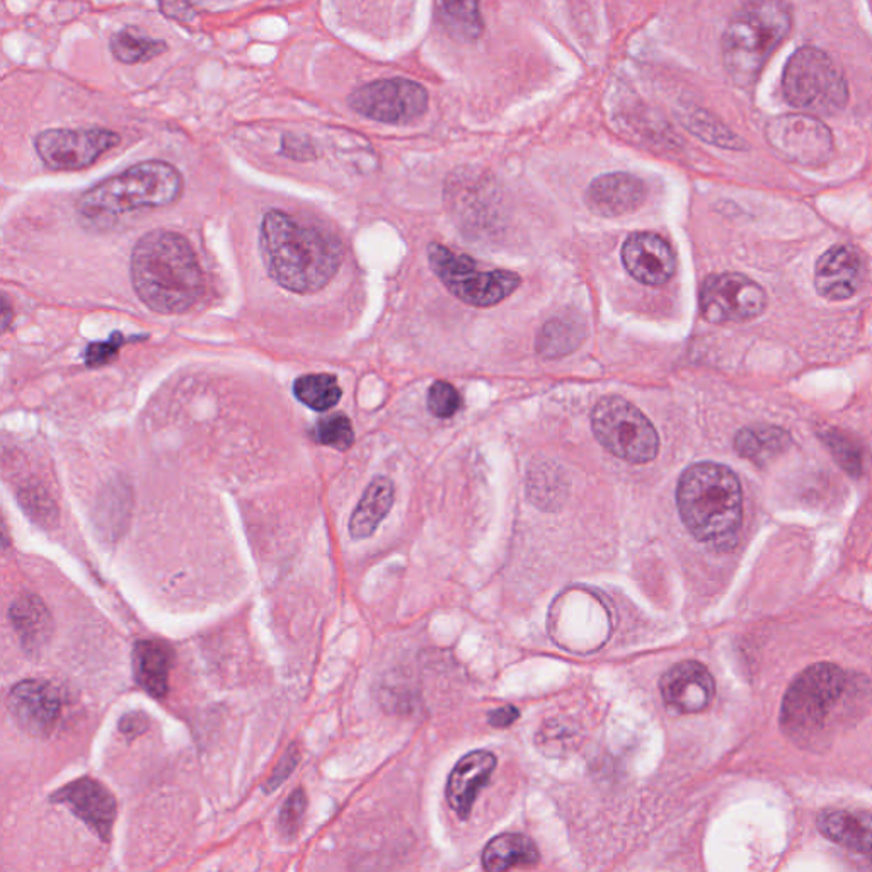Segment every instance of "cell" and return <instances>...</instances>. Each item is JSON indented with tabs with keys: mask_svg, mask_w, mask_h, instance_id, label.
<instances>
[{
	"mask_svg": "<svg viewBox=\"0 0 872 872\" xmlns=\"http://www.w3.org/2000/svg\"><path fill=\"white\" fill-rule=\"evenodd\" d=\"M460 405H462V399L452 383L439 380L428 391V409L433 417L443 418V420L455 417Z\"/></svg>",
	"mask_w": 872,
	"mask_h": 872,
	"instance_id": "d6a6232c",
	"label": "cell"
},
{
	"mask_svg": "<svg viewBox=\"0 0 872 872\" xmlns=\"http://www.w3.org/2000/svg\"><path fill=\"white\" fill-rule=\"evenodd\" d=\"M437 14L447 33L457 40L474 41L484 31L479 0H437Z\"/></svg>",
	"mask_w": 872,
	"mask_h": 872,
	"instance_id": "484cf974",
	"label": "cell"
},
{
	"mask_svg": "<svg viewBox=\"0 0 872 872\" xmlns=\"http://www.w3.org/2000/svg\"><path fill=\"white\" fill-rule=\"evenodd\" d=\"M494 769L497 756L485 750L469 753L453 766L447 784V800L462 820L471 814L479 791L488 784Z\"/></svg>",
	"mask_w": 872,
	"mask_h": 872,
	"instance_id": "ffe728a7",
	"label": "cell"
},
{
	"mask_svg": "<svg viewBox=\"0 0 872 872\" xmlns=\"http://www.w3.org/2000/svg\"><path fill=\"white\" fill-rule=\"evenodd\" d=\"M861 254L851 245H835L818 260L814 287L823 299L842 302L855 295L861 287Z\"/></svg>",
	"mask_w": 872,
	"mask_h": 872,
	"instance_id": "ac0fdd59",
	"label": "cell"
},
{
	"mask_svg": "<svg viewBox=\"0 0 872 872\" xmlns=\"http://www.w3.org/2000/svg\"><path fill=\"white\" fill-rule=\"evenodd\" d=\"M315 442L321 445L331 447V449L348 450L354 442V431L351 427V421L344 414H329V417L321 418L315 423L314 431Z\"/></svg>",
	"mask_w": 872,
	"mask_h": 872,
	"instance_id": "1f68e13d",
	"label": "cell"
},
{
	"mask_svg": "<svg viewBox=\"0 0 872 872\" xmlns=\"http://www.w3.org/2000/svg\"><path fill=\"white\" fill-rule=\"evenodd\" d=\"M660 690L670 708L694 714L709 708L715 695V683L704 664L682 661L661 676Z\"/></svg>",
	"mask_w": 872,
	"mask_h": 872,
	"instance_id": "e0dca14e",
	"label": "cell"
},
{
	"mask_svg": "<svg viewBox=\"0 0 872 872\" xmlns=\"http://www.w3.org/2000/svg\"><path fill=\"white\" fill-rule=\"evenodd\" d=\"M11 621L22 648L31 654L40 653L53 634L50 612L33 593H24L12 602Z\"/></svg>",
	"mask_w": 872,
	"mask_h": 872,
	"instance_id": "603a6c76",
	"label": "cell"
},
{
	"mask_svg": "<svg viewBox=\"0 0 872 872\" xmlns=\"http://www.w3.org/2000/svg\"><path fill=\"white\" fill-rule=\"evenodd\" d=\"M765 137L774 152L792 164L816 168L832 158V133L813 114L792 113L774 118L766 124Z\"/></svg>",
	"mask_w": 872,
	"mask_h": 872,
	"instance_id": "30bf717a",
	"label": "cell"
},
{
	"mask_svg": "<svg viewBox=\"0 0 872 872\" xmlns=\"http://www.w3.org/2000/svg\"><path fill=\"white\" fill-rule=\"evenodd\" d=\"M392 504H394V484L391 479H373L351 515V537L357 541L369 539L389 515Z\"/></svg>",
	"mask_w": 872,
	"mask_h": 872,
	"instance_id": "cb8c5ba5",
	"label": "cell"
},
{
	"mask_svg": "<svg viewBox=\"0 0 872 872\" xmlns=\"http://www.w3.org/2000/svg\"><path fill=\"white\" fill-rule=\"evenodd\" d=\"M788 447L789 434L774 427L745 428L734 440L736 452L755 464H765L766 460L774 459Z\"/></svg>",
	"mask_w": 872,
	"mask_h": 872,
	"instance_id": "83f0119b",
	"label": "cell"
},
{
	"mask_svg": "<svg viewBox=\"0 0 872 872\" xmlns=\"http://www.w3.org/2000/svg\"><path fill=\"white\" fill-rule=\"evenodd\" d=\"M676 504L682 522L699 542L726 548L736 541L743 520V493L726 465H690L680 478Z\"/></svg>",
	"mask_w": 872,
	"mask_h": 872,
	"instance_id": "3957f363",
	"label": "cell"
},
{
	"mask_svg": "<svg viewBox=\"0 0 872 872\" xmlns=\"http://www.w3.org/2000/svg\"><path fill=\"white\" fill-rule=\"evenodd\" d=\"M592 427L597 440L629 464H648L660 452L656 428L634 404L619 395H607L597 402Z\"/></svg>",
	"mask_w": 872,
	"mask_h": 872,
	"instance_id": "ba28073f",
	"label": "cell"
},
{
	"mask_svg": "<svg viewBox=\"0 0 872 872\" xmlns=\"http://www.w3.org/2000/svg\"><path fill=\"white\" fill-rule=\"evenodd\" d=\"M622 263L639 283L664 285L675 273L676 260L672 245L653 232H635L622 245Z\"/></svg>",
	"mask_w": 872,
	"mask_h": 872,
	"instance_id": "2e32d148",
	"label": "cell"
},
{
	"mask_svg": "<svg viewBox=\"0 0 872 872\" xmlns=\"http://www.w3.org/2000/svg\"><path fill=\"white\" fill-rule=\"evenodd\" d=\"M785 0H749L723 34V63L734 84L752 86L791 31Z\"/></svg>",
	"mask_w": 872,
	"mask_h": 872,
	"instance_id": "5b68a950",
	"label": "cell"
},
{
	"mask_svg": "<svg viewBox=\"0 0 872 872\" xmlns=\"http://www.w3.org/2000/svg\"><path fill=\"white\" fill-rule=\"evenodd\" d=\"M110 48L118 62L133 66V63H143L158 59L159 56H162L168 50V44L161 40L140 37V34L132 33V31H121L117 37H113Z\"/></svg>",
	"mask_w": 872,
	"mask_h": 872,
	"instance_id": "f546056e",
	"label": "cell"
},
{
	"mask_svg": "<svg viewBox=\"0 0 872 872\" xmlns=\"http://www.w3.org/2000/svg\"><path fill=\"white\" fill-rule=\"evenodd\" d=\"M587 337L583 321L570 315L551 319L537 338V351L545 358H559L570 354L583 343Z\"/></svg>",
	"mask_w": 872,
	"mask_h": 872,
	"instance_id": "4316f807",
	"label": "cell"
},
{
	"mask_svg": "<svg viewBox=\"0 0 872 872\" xmlns=\"http://www.w3.org/2000/svg\"><path fill=\"white\" fill-rule=\"evenodd\" d=\"M520 718L519 709L513 705H504V708L494 709L490 714V724L494 728H508L510 724L515 723Z\"/></svg>",
	"mask_w": 872,
	"mask_h": 872,
	"instance_id": "f35d334b",
	"label": "cell"
},
{
	"mask_svg": "<svg viewBox=\"0 0 872 872\" xmlns=\"http://www.w3.org/2000/svg\"><path fill=\"white\" fill-rule=\"evenodd\" d=\"M782 91L789 104L808 114H835L849 101L842 70L825 51L801 48L785 66Z\"/></svg>",
	"mask_w": 872,
	"mask_h": 872,
	"instance_id": "52a82bcc",
	"label": "cell"
},
{
	"mask_svg": "<svg viewBox=\"0 0 872 872\" xmlns=\"http://www.w3.org/2000/svg\"><path fill=\"white\" fill-rule=\"evenodd\" d=\"M183 176L164 161H146L86 191L79 210L88 217H114L169 207L183 194Z\"/></svg>",
	"mask_w": 872,
	"mask_h": 872,
	"instance_id": "8992f818",
	"label": "cell"
},
{
	"mask_svg": "<svg viewBox=\"0 0 872 872\" xmlns=\"http://www.w3.org/2000/svg\"><path fill=\"white\" fill-rule=\"evenodd\" d=\"M539 861H541V852L537 851L533 840L522 833L498 835L482 852V865L490 872L530 868Z\"/></svg>",
	"mask_w": 872,
	"mask_h": 872,
	"instance_id": "d4e9b609",
	"label": "cell"
},
{
	"mask_svg": "<svg viewBox=\"0 0 872 872\" xmlns=\"http://www.w3.org/2000/svg\"><path fill=\"white\" fill-rule=\"evenodd\" d=\"M118 143L120 136L107 128H53L37 137L34 149L44 166L53 171H81Z\"/></svg>",
	"mask_w": 872,
	"mask_h": 872,
	"instance_id": "8fae6325",
	"label": "cell"
},
{
	"mask_svg": "<svg viewBox=\"0 0 872 872\" xmlns=\"http://www.w3.org/2000/svg\"><path fill=\"white\" fill-rule=\"evenodd\" d=\"M428 260L443 285L469 305H497L522 283L513 271L479 270V264L469 255L453 254L449 248L437 242L428 245Z\"/></svg>",
	"mask_w": 872,
	"mask_h": 872,
	"instance_id": "9c48e42d",
	"label": "cell"
},
{
	"mask_svg": "<svg viewBox=\"0 0 872 872\" xmlns=\"http://www.w3.org/2000/svg\"><path fill=\"white\" fill-rule=\"evenodd\" d=\"M299 762V745H297V743H292V745L287 749V752L283 753V756H281L280 762L277 763V766H274V771L271 772L270 779H268L267 785H264V791L271 792L274 791V789L280 788V785L290 778V774L295 771Z\"/></svg>",
	"mask_w": 872,
	"mask_h": 872,
	"instance_id": "8d00e7d4",
	"label": "cell"
},
{
	"mask_svg": "<svg viewBox=\"0 0 872 872\" xmlns=\"http://www.w3.org/2000/svg\"><path fill=\"white\" fill-rule=\"evenodd\" d=\"M818 830L830 842L859 854L872 851V816L862 811L829 810L818 816Z\"/></svg>",
	"mask_w": 872,
	"mask_h": 872,
	"instance_id": "7402d4cb",
	"label": "cell"
},
{
	"mask_svg": "<svg viewBox=\"0 0 872 872\" xmlns=\"http://www.w3.org/2000/svg\"><path fill=\"white\" fill-rule=\"evenodd\" d=\"M174 653L164 641H139L133 648V673L137 683L152 698L168 694Z\"/></svg>",
	"mask_w": 872,
	"mask_h": 872,
	"instance_id": "44dd1931",
	"label": "cell"
},
{
	"mask_svg": "<svg viewBox=\"0 0 872 872\" xmlns=\"http://www.w3.org/2000/svg\"><path fill=\"white\" fill-rule=\"evenodd\" d=\"M260 248L271 280L299 295L324 289L343 263L337 235L281 210L264 213Z\"/></svg>",
	"mask_w": 872,
	"mask_h": 872,
	"instance_id": "6da1fadb",
	"label": "cell"
},
{
	"mask_svg": "<svg viewBox=\"0 0 872 872\" xmlns=\"http://www.w3.org/2000/svg\"><path fill=\"white\" fill-rule=\"evenodd\" d=\"M51 801L69 808L102 842H110L117 820V800L101 782L82 778L51 794Z\"/></svg>",
	"mask_w": 872,
	"mask_h": 872,
	"instance_id": "9a60e30c",
	"label": "cell"
},
{
	"mask_svg": "<svg viewBox=\"0 0 872 872\" xmlns=\"http://www.w3.org/2000/svg\"><path fill=\"white\" fill-rule=\"evenodd\" d=\"M307 811V794L302 788L295 789L285 801L278 818V830L285 839H293L302 825Z\"/></svg>",
	"mask_w": 872,
	"mask_h": 872,
	"instance_id": "836d02e7",
	"label": "cell"
},
{
	"mask_svg": "<svg viewBox=\"0 0 872 872\" xmlns=\"http://www.w3.org/2000/svg\"><path fill=\"white\" fill-rule=\"evenodd\" d=\"M859 695L858 680L835 664H814L789 686L782 702L781 723L794 740H822L848 715V705Z\"/></svg>",
	"mask_w": 872,
	"mask_h": 872,
	"instance_id": "277c9868",
	"label": "cell"
},
{
	"mask_svg": "<svg viewBox=\"0 0 872 872\" xmlns=\"http://www.w3.org/2000/svg\"><path fill=\"white\" fill-rule=\"evenodd\" d=\"M829 445L843 469H848L849 472H854V474L861 471V455H859V450L855 449L854 442H851L848 437L830 433Z\"/></svg>",
	"mask_w": 872,
	"mask_h": 872,
	"instance_id": "d590c367",
	"label": "cell"
},
{
	"mask_svg": "<svg viewBox=\"0 0 872 872\" xmlns=\"http://www.w3.org/2000/svg\"><path fill=\"white\" fill-rule=\"evenodd\" d=\"M647 184L629 172H610L600 176L587 190L588 209L600 217L628 216L643 207Z\"/></svg>",
	"mask_w": 872,
	"mask_h": 872,
	"instance_id": "d6986e66",
	"label": "cell"
},
{
	"mask_svg": "<svg viewBox=\"0 0 872 872\" xmlns=\"http://www.w3.org/2000/svg\"><path fill=\"white\" fill-rule=\"evenodd\" d=\"M685 127L690 132L695 133L699 139L705 142L714 143V146L726 147V149H740L743 142L738 139V136L731 133L723 123L714 120L711 114L704 111H692L685 117Z\"/></svg>",
	"mask_w": 872,
	"mask_h": 872,
	"instance_id": "4dcf8cb0",
	"label": "cell"
},
{
	"mask_svg": "<svg viewBox=\"0 0 872 872\" xmlns=\"http://www.w3.org/2000/svg\"><path fill=\"white\" fill-rule=\"evenodd\" d=\"M766 295L752 278L740 273L709 277L701 290V312L709 322H746L763 314Z\"/></svg>",
	"mask_w": 872,
	"mask_h": 872,
	"instance_id": "4fadbf2b",
	"label": "cell"
},
{
	"mask_svg": "<svg viewBox=\"0 0 872 872\" xmlns=\"http://www.w3.org/2000/svg\"><path fill=\"white\" fill-rule=\"evenodd\" d=\"M127 343V338L120 332H114L113 337L107 341H98L91 343L86 350V365L91 369H99V367L110 365L114 362V358L120 353V348Z\"/></svg>",
	"mask_w": 872,
	"mask_h": 872,
	"instance_id": "e575fe53",
	"label": "cell"
},
{
	"mask_svg": "<svg viewBox=\"0 0 872 872\" xmlns=\"http://www.w3.org/2000/svg\"><path fill=\"white\" fill-rule=\"evenodd\" d=\"M149 728V720L143 712H128L121 718L120 731L127 738L140 736Z\"/></svg>",
	"mask_w": 872,
	"mask_h": 872,
	"instance_id": "74e56055",
	"label": "cell"
},
{
	"mask_svg": "<svg viewBox=\"0 0 872 872\" xmlns=\"http://www.w3.org/2000/svg\"><path fill=\"white\" fill-rule=\"evenodd\" d=\"M341 388L338 379L331 373H309L299 377L293 383V395L312 411L324 413L334 408L341 399Z\"/></svg>",
	"mask_w": 872,
	"mask_h": 872,
	"instance_id": "f1b7e54d",
	"label": "cell"
},
{
	"mask_svg": "<svg viewBox=\"0 0 872 872\" xmlns=\"http://www.w3.org/2000/svg\"><path fill=\"white\" fill-rule=\"evenodd\" d=\"M133 290L158 314H183L201 299L203 271L184 235L172 230L147 232L130 260Z\"/></svg>",
	"mask_w": 872,
	"mask_h": 872,
	"instance_id": "7a4b0ae2",
	"label": "cell"
},
{
	"mask_svg": "<svg viewBox=\"0 0 872 872\" xmlns=\"http://www.w3.org/2000/svg\"><path fill=\"white\" fill-rule=\"evenodd\" d=\"M8 708L18 726L31 736H48L62 711L59 690L43 680H22L9 692Z\"/></svg>",
	"mask_w": 872,
	"mask_h": 872,
	"instance_id": "5bb4252c",
	"label": "cell"
},
{
	"mask_svg": "<svg viewBox=\"0 0 872 872\" xmlns=\"http://www.w3.org/2000/svg\"><path fill=\"white\" fill-rule=\"evenodd\" d=\"M350 107L380 123H409L427 111L428 92L408 79H385L358 88L350 96Z\"/></svg>",
	"mask_w": 872,
	"mask_h": 872,
	"instance_id": "7c38bea8",
	"label": "cell"
}]
</instances>
